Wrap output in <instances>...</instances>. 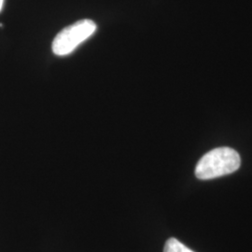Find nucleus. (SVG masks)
Here are the masks:
<instances>
[{"label":"nucleus","mask_w":252,"mask_h":252,"mask_svg":"<svg viewBox=\"0 0 252 252\" xmlns=\"http://www.w3.org/2000/svg\"><path fill=\"white\" fill-rule=\"evenodd\" d=\"M241 159L237 152L231 148H217L206 153L195 168V176L199 180L217 179L232 174L240 167Z\"/></svg>","instance_id":"obj_1"},{"label":"nucleus","mask_w":252,"mask_h":252,"mask_svg":"<svg viewBox=\"0 0 252 252\" xmlns=\"http://www.w3.org/2000/svg\"><path fill=\"white\" fill-rule=\"evenodd\" d=\"M4 1L5 0H0V11L3 9V6H4Z\"/></svg>","instance_id":"obj_4"},{"label":"nucleus","mask_w":252,"mask_h":252,"mask_svg":"<svg viewBox=\"0 0 252 252\" xmlns=\"http://www.w3.org/2000/svg\"><path fill=\"white\" fill-rule=\"evenodd\" d=\"M163 252H194L176 238H170L164 245Z\"/></svg>","instance_id":"obj_3"},{"label":"nucleus","mask_w":252,"mask_h":252,"mask_svg":"<svg viewBox=\"0 0 252 252\" xmlns=\"http://www.w3.org/2000/svg\"><path fill=\"white\" fill-rule=\"evenodd\" d=\"M96 29V24L89 19L78 21L63 28L54 37L52 44L53 53L60 57L72 54L79 46L95 33Z\"/></svg>","instance_id":"obj_2"}]
</instances>
